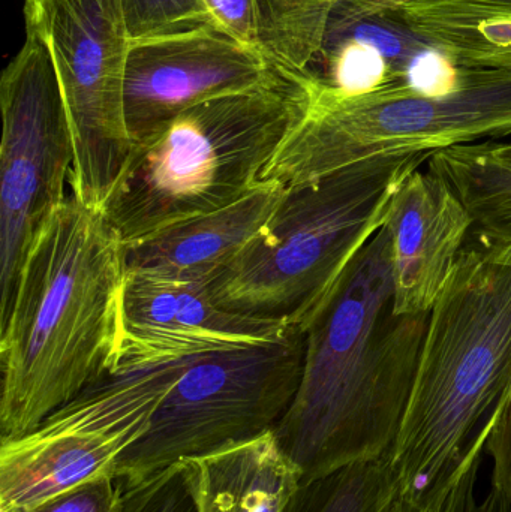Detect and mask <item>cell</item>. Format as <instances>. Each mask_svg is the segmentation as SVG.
<instances>
[{
  "instance_id": "1",
  "label": "cell",
  "mask_w": 511,
  "mask_h": 512,
  "mask_svg": "<svg viewBox=\"0 0 511 512\" xmlns=\"http://www.w3.org/2000/svg\"><path fill=\"white\" fill-rule=\"evenodd\" d=\"M393 295L383 227L305 327L302 381L273 430L303 484L381 459L398 436L431 312L398 315Z\"/></svg>"
},
{
  "instance_id": "2",
  "label": "cell",
  "mask_w": 511,
  "mask_h": 512,
  "mask_svg": "<svg viewBox=\"0 0 511 512\" xmlns=\"http://www.w3.org/2000/svg\"><path fill=\"white\" fill-rule=\"evenodd\" d=\"M125 243L69 195L42 222L0 315V439L26 435L117 373Z\"/></svg>"
},
{
  "instance_id": "3",
  "label": "cell",
  "mask_w": 511,
  "mask_h": 512,
  "mask_svg": "<svg viewBox=\"0 0 511 512\" xmlns=\"http://www.w3.org/2000/svg\"><path fill=\"white\" fill-rule=\"evenodd\" d=\"M511 396V264L468 240L429 313L401 429L386 454L398 499L446 483Z\"/></svg>"
},
{
  "instance_id": "4",
  "label": "cell",
  "mask_w": 511,
  "mask_h": 512,
  "mask_svg": "<svg viewBox=\"0 0 511 512\" xmlns=\"http://www.w3.org/2000/svg\"><path fill=\"white\" fill-rule=\"evenodd\" d=\"M312 81L276 68L134 144L99 212L125 245L245 197L311 104Z\"/></svg>"
},
{
  "instance_id": "5",
  "label": "cell",
  "mask_w": 511,
  "mask_h": 512,
  "mask_svg": "<svg viewBox=\"0 0 511 512\" xmlns=\"http://www.w3.org/2000/svg\"><path fill=\"white\" fill-rule=\"evenodd\" d=\"M432 153L375 156L288 186L260 233L209 283L218 306L302 328L386 225L390 203Z\"/></svg>"
},
{
  "instance_id": "6",
  "label": "cell",
  "mask_w": 511,
  "mask_h": 512,
  "mask_svg": "<svg viewBox=\"0 0 511 512\" xmlns=\"http://www.w3.org/2000/svg\"><path fill=\"white\" fill-rule=\"evenodd\" d=\"M458 90L431 98L389 75L383 86L342 96L312 83L311 104L260 182H311L375 156L435 153L511 135V69L461 68Z\"/></svg>"
},
{
  "instance_id": "7",
  "label": "cell",
  "mask_w": 511,
  "mask_h": 512,
  "mask_svg": "<svg viewBox=\"0 0 511 512\" xmlns=\"http://www.w3.org/2000/svg\"><path fill=\"white\" fill-rule=\"evenodd\" d=\"M305 349V330L294 327L273 342L192 358L114 477L129 486L275 430L299 390Z\"/></svg>"
},
{
  "instance_id": "8",
  "label": "cell",
  "mask_w": 511,
  "mask_h": 512,
  "mask_svg": "<svg viewBox=\"0 0 511 512\" xmlns=\"http://www.w3.org/2000/svg\"><path fill=\"white\" fill-rule=\"evenodd\" d=\"M191 360L114 373L26 435L0 439V512H29L71 487L114 475Z\"/></svg>"
},
{
  "instance_id": "9",
  "label": "cell",
  "mask_w": 511,
  "mask_h": 512,
  "mask_svg": "<svg viewBox=\"0 0 511 512\" xmlns=\"http://www.w3.org/2000/svg\"><path fill=\"white\" fill-rule=\"evenodd\" d=\"M26 30L59 77L74 138L72 197L101 210L132 153L125 120L129 39L122 0H26Z\"/></svg>"
},
{
  "instance_id": "10",
  "label": "cell",
  "mask_w": 511,
  "mask_h": 512,
  "mask_svg": "<svg viewBox=\"0 0 511 512\" xmlns=\"http://www.w3.org/2000/svg\"><path fill=\"white\" fill-rule=\"evenodd\" d=\"M0 315L8 309L36 231L66 200L75 149L53 57L35 33L0 80Z\"/></svg>"
},
{
  "instance_id": "11",
  "label": "cell",
  "mask_w": 511,
  "mask_h": 512,
  "mask_svg": "<svg viewBox=\"0 0 511 512\" xmlns=\"http://www.w3.org/2000/svg\"><path fill=\"white\" fill-rule=\"evenodd\" d=\"M275 71L257 45L221 27L131 42L123 104L132 144L152 137L195 105L255 89Z\"/></svg>"
},
{
  "instance_id": "12",
  "label": "cell",
  "mask_w": 511,
  "mask_h": 512,
  "mask_svg": "<svg viewBox=\"0 0 511 512\" xmlns=\"http://www.w3.org/2000/svg\"><path fill=\"white\" fill-rule=\"evenodd\" d=\"M291 328L218 306L204 283L126 274L117 372L263 345Z\"/></svg>"
},
{
  "instance_id": "13",
  "label": "cell",
  "mask_w": 511,
  "mask_h": 512,
  "mask_svg": "<svg viewBox=\"0 0 511 512\" xmlns=\"http://www.w3.org/2000/svg\"><path fill=\"white\" fill-rule=\"evenodd\" d=\"M384 227L393 243L395 313L431 312L470 239V212L440 174L419 168L396 191Z\"/></svg>"
},
{
  "instance_id": "14",
  "label": "cell",
  "mask_w": 511,
  "mask_h": 512,
  "mask_svg": "<svg viewBox=\"0 0 511 512\" xmlns=\"http://www.w3.org/2000/svg\"><path fill=\"white\" fill-rule=\"evenodd\" d=\"M377 23L459 68L511 69V0H333L330 27Z\"/></svg>"
},
{
  "instance_id": "15",
  "label": "cell",
  "mask_w": 511,
  "mask_h": 512,
  "mask_svg": "<svg viewBox=\"0 0 511 512\" xmlns=\"http://www.w3.org/2000/svg\"><path fill=\"white\" fill-rule=\"evenodd\" d=\"M285 191L278 182L258 183L224 209L125 245V273L207 285L260 233Z\"/></svg>"
},
{
  "instance_id": "16",
  "label": "cell",
  "mask_w": 511,
  "mask_h": 512,
  "mask_svg": "<svg viewBox=\"0 0 511 512\" xmlns=\"http://www.w3.org/2000/svg\"><path fill=\"white\" fill-rule=\"evenodd\" d=\"M188 462L198 512H290L302 489L273 430Z\"/></svg>"
},
{
  "instance_id": "17",
  "label": "cell",
  "mask_w": 511,
  "mask_h": 512,
  "mask_svg": "<svg viewBox=\"0 0 511 512\" xmlns=\"http://www.w3.org/2000/svg\"><path fill=\"white\" fill-rule=\"evenodd\" d=\"M428 168L440 174L473 218L470 242L511 264V162L491 140L432 153Z\"/></svg>"
},
{
  "instance_id": "18",
  "label": "cell",
  "mask_w": 511,
  "mask_h": 512,
  "mask_svg": "<svg viewBox=\"0 0 511 512\" xmlns=\"http://www.w3.org/2000/svg\"><path fill=\"white\" fill-rule=\"evenodd\" d=\"M257 47L276 68L305 75L323 45L333 0H252Z\"/></svg>"
},
{
  "instance_id": "19",
  "label": "cell",
  "mask_w": 511,
  "mask_h": 512,
  "mask_svg": "<svg viewBox=\"0 0 511 512\" xmlns=\"http://www.w3.org/2000/svg\"><path fill=\"white\" fill-rule=\"evenodd\" d=\"M398 492L386 457L302 484L290 512H393Z\"/></svg>"
},
{
  "instance_id": "20",
  "label": "cell",
  "mask_w": 511,
  "mask_h": 512,
  "mask_svg": "<svg viewBox=\"0 0 511 512\" xmlns=\"http://www.w3.org/2000/svg\"><path fill=\"white\" fill-rule=\"evenodd\" d=\"M483 459L485 453L482 450L473 451L446 483L413 501L398 499L393 512H511L494 487H489L486 495H480Z\"/></svg>"
},
{
  "instance_id": "21",
  "label": "cell",
  "mask_w": 511,
  "mask_h": 512,
  "mask_svg": "<svg viewBox=\"0 0 511 512\" xmlns=\"http://www.w3.org/2000/svg\"><path fill=\"white\" fill-rule=\"evenodd\" d=\"M122 5L131 42L221 27L206 0H122Z\"/></svg>"
},
{
  "instance_id": "22",
  "label": "cell",
  "mask_w": 511,
  "mask_h": 512,
  "mask_svg": "<svg viewBox=\"0 0 511 512\" xmlns=\"http://www.w3.org/2000/svg\"><path fill=\"white\" fill-rule=\"evenodd\" d=\"M122 487L123 512H198L188 460Z\"/></svg>"
},
{
  "instance_id": "23",
  "label": "cell",
  "mask_w": 511,
  "mask_h": 512,
  "mask_svg": "<svg viewBox=\"0 0 511 512\" xmlns=\"http://www.w3.org/2000/svg\"><path fill=\"white\" fill-rule=\"evenodd\" d=\"M29 512H123V487L114 475H102L65 490Z\"/></svg>"
},
{
  "instance_id": "24",
  "label": "cell",
  "mask_w": 511,
  "mask_h": 512,
  "mask_svg": "<svg viewBox=\"0 0 511 512\" xmlns=\"http://www.w3.org/2000/svg\"><path fill=\"white\" fill-rule=\"evenodd\" d=\"M462 71L447 54L435 48H423L411 57L404 80L420 95L440 98L458 90Z\"/></svg>"
},
{
  "instance_id": "25",
  "label": "cell",
  "mask_w": 511,
  "mask_h": 512,
  "mask_svg": "<svg viewBox=\"0 0 511 512\" xmlns=\"http://www.w3.org/2000/svg\"><path fill=\"white\" fill-rule=\"evenodd\" d=\"M485 454L492 460L491 487L503 495L511 511V396L489 433Z\"/></svg>"
},
{
  "instance_id": "26",
  "label": "cell",
  "mask_w": 511,
  "mask_h": 512,
  "mask_svg": "<svg viewBox=\"0 0 511 512\" xmlns=\"http://www.w3.org/2000/svg\"><path fill=\"white\" fill-rule=\"evenodd\" d=\"M222 29L246 44L257 45L252 0H206Z\"/></svg>"
},
{
  "instance_id": "27",
  "label": "cell",
  "mask_w": 511,
  "mask_h": 512,
  "mask_svg": "<svg viewBox=\"0 0 511 512\" xmlns=\"http://www.w3.org/2000/svg\"><path fill=\"white\" fill-rule=\"evenodd\" d=\"M492 147H494L495 153L500 158L506 159L511 162V141L509 143H498L497 140H491Z\"/></svg>"
}]
</instances>
